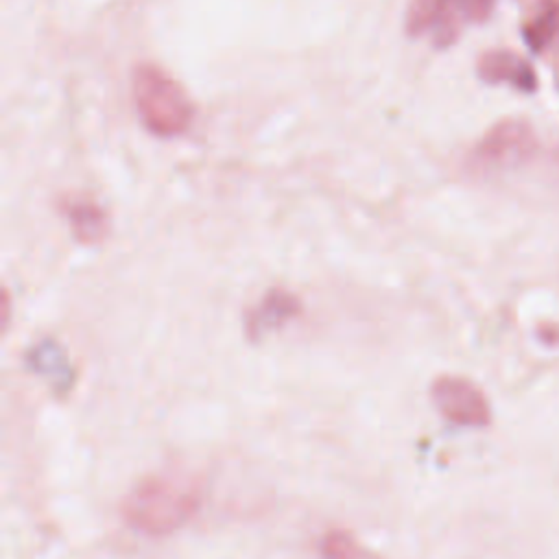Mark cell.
I'll list each match as a JSON object with an SVG mask.
<instances>
[{"label": "cell", "mask_w": 559, "mask_h": 559, "mask_svg": "<svg viewBox=\"0 0 559 559\" xmlns=\"http://www.w3.org/2000/svg\"><path fill=\"white\" fill-rule=\"evenodd\" d=\"M199 509L197 485L179 474H153L142 478L122 500L124 522L151 537L170 535Z\"/></svg>", "instance_id": "obj_1"}, {"label": "cell", "mask_w": 559, "mask_h": 559, "mask_svg": "<svg viewBox=\"0 0 559 559\" xmlns=\"http://www.w3.org/2000/svg\"><path fill=\"white\" fill-rule=\"evenodd\" d=\"M133 103L142 124L157 138L188 131L194 107L183 85L155 63H138L131 76Z\"/></svg>", "instance_id": "obj_2"}, {"label": "cell", "mask_w": 559, "mask_h": 559, "mask_svg": "<svg viewBox=\"0 0 559 559\" xmlns=\"http://www.w3.org/2000/svg\"><path fill=\"white\" fill-rule=\"evenodd\" d=\"M430 400L441 417L467 428L491 424V406L483 389L463 376H439L430 384Z\"/></svg>", "instance_id": "obj_3"}, {"label": "cell", "mask_w": 559, "mask_h": 559, "mask_svg": "<svg viewBox=\"0 0 559 559\" xmlns=\"http://www.w3.org/2000/svg\"><path fill=\"white\" fill-rule=\"evenodd\" d=\"M535 135L526 120L504 118L496 122L474 148V164L478 168L500 170L526 162L533 155Z\"/></svg>", "instance_id": "obj_4"}, {"label": "cell", "mask_w": 559, "mask_h": 559, "mask_svg": "<svg viewBox=\"0 0 559 559\" xmlns=\"http://www.w3.org/2000/svg\"><path fill=\"white\" fill-rule=\"evenodd\" d=\"M463 17H467V0H411L404 24L413 37L432 33L435 46L443 48L456 39Z\"/></svg>", "instance_id": "obj_5"}, {"label": "cell", "mask_w": 559, "mask_h": 559, "mask_svg": "<svg viewBox=\"0 0 559 559\" xmlns=\"http://www.w3.org/2000/svg\"><path fill=\"white\" fill-rule=\"evenodd\" d=\"M476 74L489 85H509L522 94H535L539 79L531 61L507 48H491L478 55Z\"/></svg>", "instance_id": "obj_6"}, {"label": "cell", "mask_w": 559, "mask_h": 559, "mask_svg": "<svg viewBox=\"0 0 559 559\" xmlns=\"http://www.w3.org/2000/svg\"><path fill=\"white\" fill-rule=\"evenodd\" d=\"M301 312V301L286 288H271L251 310L245 314V332L251 341H260L266 334L280 330Z\"/></svg>", "instance_id": "obj_7"}, {"label": "cell", "mask_w": 559, "mask_h": 559, "mask_svg": "<svg viewBox=\"0 0 559 559\" xmlns=\"http://www.w3.org/2000/svg\"><path fill=\"white\" fill-rule=\"evenodd\" d=\"M72 234L83 245H96L107 234V214L94 201H72L66 210Z\"/></svg>", "instance_id": "obj_8"}, {"label": "cell", "mask_w": 559, "mask_h": 559, "mask_svg": "<svg viewBox=\"0 0 559 559\" xmlns=\"http://www.w3.org/2000/svg\"><path fill=\"white\" fill-rule=\"evenodd\" d=\"M323 559H380L347 531H330L321 544Z\"/></svg>", "instance_id": "obj_9"}, {"label": "cell", "mask_w": 559, "mask_h": 559, "mask_svg": "<svg viewBox=\"0 0 559 559\" xmlns=\"http://www.w3.org/2000/svg\"><path fill=\"white\" fill-rule=\"evenodd\" d=\"M557 31H559V7H548L535 20L524 24L522 35L533 52H542L550 44Z\"/></svg>", "instance_id": "obj_10"}, {"label": "cell", "mask_w": 559, "mask_h": 559, "mask_svg": "<svg viewBox=\"0 0 559 559\" xmlns=\"http://www.w3.org/2000/svg\"><path fill=\"white\" fill-rule=\"evenodd\" d=\"M496 0H467V20L483 22L489 17Z\"/></svg>", "instance_id": "obj_11"}, {"label": "cell", "mask_w": 559, "mask_h": 559, "mask_svg": "<svg viewBox=\"0 0 559 559\" xmlns=\"http://www.w3.org/2000/svg\"><path fill=\"white\" fill-rule=\"evenodd\" d=\"M9 306H11L9 293L4 290V293H2V325H4V328H7V323H9Z\"/></svg>", "instance_id": "obj_12"}]
</instances>
